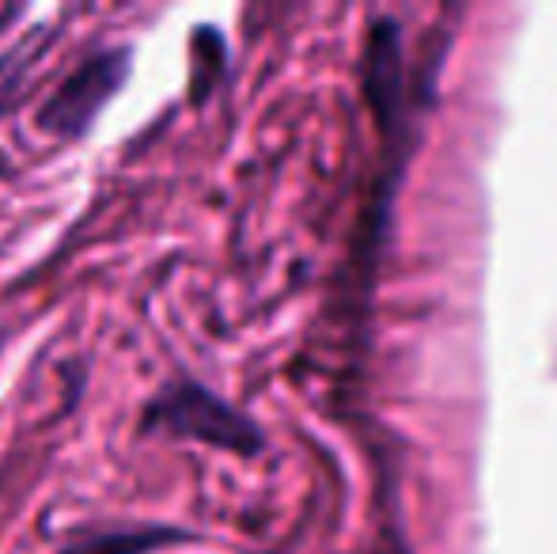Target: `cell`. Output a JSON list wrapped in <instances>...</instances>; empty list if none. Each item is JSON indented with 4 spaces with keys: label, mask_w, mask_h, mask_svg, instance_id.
<instances>
[{
    "label": "cell",
    "mask_w": 557,
    "mask_h": 554,
    "mask_svg": "<svg viewBox=\"0 0 557 554\" xmlns=\"http://www.w3.org/2000/svg\"><path fill=\"white\" fill-rule=\"evenodd\" d=\"M183 540H190V535L171 525H125L107 528V532H91L88 540L65 543L58 554H160L178 547Z\"/></svg>",
    "instance_id": "3"
},
{
    "label": "cell",
    "mask_w": 557,
    "mask_h": 554,
    "mask_svg": "<svg viewBox=\"0 0 557 554\" xmlns=\"http://www.w3.org/2000/svg\"><path fill=\"white\" fill-rule=\"evenodd\" d=\"M133 73L129 46H111V50L91 53L88 61L73 69L61 81V88L38 107L35 122L42 134L61 140H81L91 134L99 114L111 107V99L122 91V84Z\"/></svg>",
    "instance_id": "2"
},
{
    "label": "cell",
    "mask_w": 557,
    "mask_h": 554,
    "mask_svg": "<svg viewBox=\"0 0 557 554\" xmlns=\"http://www.w3.org/2000/svg\"><path fill=\"white\" fill-rule=\"evenodd\" d=\"M140 433H168L183 441H198L209 448H224L235 456H258L265 444L262 429L239 407L198 384V380H171L140 410Z\"/></svg>",
    "instance_id": "1"
}]
</instances>
